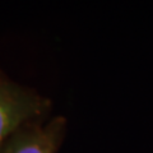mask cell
<instances>
[{"label": "cell", "instance_id": "6da1fadb", "mask_svg": "<svg viewBox=\"0 0 153 153\" xmlns=\"http://www.w3.org/2000/svg\"><path fill=\"white\" fill-rule=\"evenodd\" d=\"M51 101L0 70V148L18 130L50 115Z\"/></svg>", "mask_w": 153, "mask_h": 153}, {"label": "cell", "instance_id": "7a4b0ae2", "mask_svg": "<svg viewBox=\"0 0 153 153\" xmlns=\"http://www.w3.org/2000/svg\"><path fill=\"white\" fill-rule=\"evenodd\" d=\"M68 123L61 115H49L23 126L0 148V153H57Z\"/></svg>", "mask_w": 153, "mask_h": 153}]
</instances>
